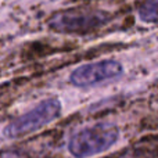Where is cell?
Listing matches in <instances>:
<instances>
[{
  "label": "cell",
  "mask_w": 158,
  "mask_h": 158,
  "mask_svg": "<svg viewBox=\"0 0 158 158\" xmlns=\"http://www.w3.org/2000/svg\"><path fill=\"white\" fill-rule=\"evenodd\" d=\"M119 139V131L114 123H96L78 131L68 142L69 153L77 158H89L101 154Z\"/></svg>",
  "instance_id": "cell-1"
},
{
  "label": "cell",
  "mask_w": 158,
  "mask_h": 158,
  "mask_svg": "<svg viewBox=\"0 0 158 158\" xmlns=\"http://www.w3.org/2000/svg\"><path fill=\"white\" fill-rule=\"evenodd\" d=\"M107 158H133V157H131L129 154H123V156H115V157H107Z\"/></svg>",
  "instance_id": "cell-6"
},
{
  "label": "cell",
  "mask_w": 158,
  "mask_h": 158,
  "mask_svg": "<svg viewBox=\"0 0 158 158\" xmlns=\"http://www.w3.org/2000/svg\"><path fill=\"white\" fill-rule=\"evenodd\" d=\"M108 18L103 11L67 10L54 14L49 21V27L63 33H87L107 24Z\"/></svg>",
  "instance_id": "cell-3"
},
{
  "label": "cell",
  "mask_w": 158,
  "mask_h": 158,
  "mask_svg": "<svg viewBox=\"0 0 158 158\" xmlns=\"http://www.w3.org/2000/svg\"><path fill=\"white\" fill-rule=\"evenodd\" d=\"M61 115V103L58 98H46L40 101L36 107L27 111L25 114L17 117L7 125L4 133L6 136L21 137L31 135L42 129L43 126L52 123Z\"/></svg>",
  "instance_id": "cell-2"
},
{
  "label": "cell",
  "mask_w": 158,
  "mask_h": 158,
  "mask_svg": "<svg viewBox=\"0 0 158 158\" xmlns=\"http://www.w3.org/2000/svg\"><path fill=\"white\" fill-rule=\"evenodd\" d=\"M123 69L118 61L115 60H101L96 63L83 64L74 69L69 77V81L74 86L90 87L117 79L122 75Z\"/></svg>",
  "instance_id": "cell-4"
},
{
  "label": "cell",
  "mask_w": 158,
  "mask_h": 158,
  "mask_svg": "<svg viewBox=\"0 0 158 158\" xmlns=\"http://www.w3.org/2000/svg\"><path fill=\"white\" fill-rule=\"evenodd\" d=\"M139 17L143 22L154 24V22L157 21V0H147V2L140 7Z\"/></svg>",
  "instance_id": "cell-5"
}]
</instances>
